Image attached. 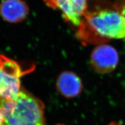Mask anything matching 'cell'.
Returning a JSON list of instances; mask_svg holds the SVG:
<instances>
[{"mask_svg": "<svg viewBox=\"0 0 125 125\" xmlns=\"http://www.w3.org/2000/svg\"><path fill=\"white\" fill-rule=\"evenodd\" d=\"M75 36L83 43L125 38V19L116 8L87 10Z\"/></svg>", "mask_w": 125, "mask_h": 125, "instance_id": "cell-1", "label": "cell"}, {"mask_svg": "<svg viewBox=\"0 0 125 125\" xmlns=\"http://www.w3.org/2000/svg\"><path fill=\"white\" fill-rule=\"evenodd\" d=\"M6 125H45L41 101L21 89L15 101L0 100Z\"/></svg>", "mask_w": 125, "mask_h": 125, "instance_id": "cell-2", "label": "cell"}, {"mask_svg": "<svg viewBox=\"0 0 125 125\" xmlns=\"http://www.w3.org/2000/svg\"><path fill=\"white\" fill-rule=\"evenodd\" d=\"M34 66V65H33ZM0 54V100L15 101L21 90L20 78L34 69Z\"/></svg>", "mask_w": 125, "mask_h": 125, "instance_id": "cell-3", "label": "cell"}, {"mask_svg": "<svg viewBox=\"0 0 125 125\" xmlns=\"http://www.w3.org/2000/svg\"><path fill=\"white\" fill-rule=\"evenodd\" d=\"M47 7L59 10L65 22L75 30L82 24L88 7L87 0H43Z\"/></svg>", "mask_w": 125, "mask_h": 125, "instance_id": "cell-4", "label": "cell"}, {"mask_svg": "<svg viewBox=\"0 0 125 125\" xmlns=\"http://www.w3.org/2000/svg\"><path fill=\"white\" fill-rule=\"evenodd\" d=\"M119 57L115 48L111 45L101 44L92 51L90 62L93 69L100 74H108L116 70Z\"/></svg>", "mask_w": 125, "mask_h": 125, "instance_id": "cell-5", "label": "cell"}, {"mask_svg": "<svg viewBox=\"0 0 125 125\" xmlns=\"http://www.w3.org/2000/svg\"><path fill=\"white\" fill-rule=\"evenodd\" d=\"M56 87L62 96L67 98H74L81 94L83 90L81 78L74 72L65 71L57 78Z\"/></svg>", "mask_w": 125, "mask_h": 125, "instance_id": "cell-6", "label": "cell"}, {"mask_svg": "<svg viewBox=\"0 0 125 125\" xmlns=\"http://www.w3.org/2000/svg\"><path fill=\"white\" fill-rule=\"evenodd\" d=\"M29 7L24 0H1L0 16L6 22L18 23L26 19Z\"/></svg>", "mask_w": 125, "mask_h": 125, "instance_id": "cell-7", "label": "cell"}, {"mask_svg": "<svg viewBox=\"0 0 125 125\" xmlns=\"http://www.w3.org/2000/svg\"><path fill=\"white\" fill-rule=\"evenodd\" d=\"M115 8H116L119 11L121 12V13L125 19V0L123 1H121V2L120 1L119 4L117 5Z\"/></svg>", "mask_w": 125, "mask_h": 125, "instance_id": "cell-8", "label": "cell"}, {"mask_svg": "<svg viewBox=\"0 0 125 125\" xmlns=\"http://www.w3.org/2000/svg\"><path fill=\"white\" fill-rule=\"evenodd\" d=\"M0 125H6L5 123V120L4 116H3V114L1 111V108H0Z\"/></svg>", "mask_w": 125, "mask_h": 125, "instance_id": "cell-9", "label": "cell"}, {"mask_svg": "<svg viewBox=\"0 0 125 125\" xmlns=\"http://www.w3.org/2000/svg\"><path fill=\"white\" fill-rule=\"evenodd\" d=\"M107 125H123L122 123L120 122H115V121H112L110 123H109Z\"/></svg>", "mask_w": 125, "mask_h": 125, "instance_id": "cell-10", "label": "cell"}]
</instances>
